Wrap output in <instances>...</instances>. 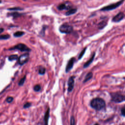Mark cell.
Masks as SVG:
<instances>
[{"label": "cell", "instance_id": "obj_1", "mask_svg": "<svg viewBox=\"0 0 125 125\" xmlns=\"http://www.w3.org/2000/svg\"><path fill=\"white\" fill-rule=\"evenodd\" d=\"M91 106L97 110H100L105 106V103L104 101L101 98H96L93 99L90 102Z\"/></svg>", "mask_w": 125, "mask_h": 125}, {"label": "cell", "instance_id": "obj_2", "mask_svg": "<svg viewBox=\"0 0 125 125\" xmlns=\"http://www.w3.org/2000/svg\"><path fill=\"white\" fill-rule=\"evenodd\" d=\"M111 100L115 103H121L124 101L125 96L118 93H112L110 94Z\"/></svg>", "mask_w": 125, "mask_h": 125}, {"label": "cell", "instance_id": "obj_3", "mask_svg": "<svg viewBox=\"0 0 125 125\" xmlns=\"http://www.w3.org/2000/svg\"><path fill=\"white\" fill-rule=\"evenodd\" d=\"M123 2H124V0H122V1H119L115 3H112L111 4L108 5L106 6L103 7L102 9H100V10L103 11H110V10H113L116 8L117 7H119L120 5L122 4V3Z\"/></svg>", "mask_w": 125, "mask_h": 125}, {"label": "cell", "instance_id": "obj_4", "mask_svg": "<svg viewBox=\"0 0 125 125\" xmlns=\"http://www.w3.org/2000/svg\"><path fill=\"white\" fill-rule=\"evenodd\" d=\"M59 30L61 33L65 34H69L73 30V27L67 24H63L60 26Z\"/></svg>", "mask_w": 125, "mask_h": 125}, {"label": "cell", "instance_id": "obj_5", "mask_svg": "<svg viewBox=\"0 0 125 125\" xmlns=\"http://www.w3.org/2000/svg\"><path fill=\"white\" fill-rule=\"evenodd\" d=\"M17 49L19 50H20L21 51H30L31 49L28 48L26 45L23 43H19L17 44L16 45L14 46L12 48H11L9 49V50H15Z\"/></svg>", "mask_w": 125, "mask_h": 125}, {"label": "cell", "instance_id": "obj_6", "mask_svg": "<svg viewBox=\"0 0 125 125\" xmlns=\"http://www.w3.org/2000/svg\"><path fill=\"white\" fill-rule=\"evenodd\" d=\"M29 57V56L28 53H25L21 55L18 59L19 63L20 65L24 64L28 61Z\"/></svg>", "mask_w": 125, "mask_h": 125}, {"label": "cell", "instance_id": "obj_7", "mask_svg": "<svg viewBox=\"0 0 125 125\" xmlns=\"http://www.w3.org/2000/svg\"><path fill=\"white\" fill-rule=\"evenodd\" d=\"M74 86V77L71 76L69 78L68 81V91L71 92Z\"/></svg>", "mask_w": 125, "mask_h": 125}, {"label": "cell", "instance_id": "obj_8", "mask_svg": "<svg viewBox=\"0 0 125 125\" xmlns=\"http://www.w3.org/2000/svg\"><path fill=\"white\" fill-rule=\"evenodd\" d=\"M75 61V58H73V57L71 58L69 60V61H68V62L66 65V68H65V72H68L72 69V68L73 67V66L74 65Z\"/></svg>", "mask_w": 125, "mask_h": 125}, {"label": "cell", "instance_id": "obj_9", "mask_svg": "<svg viewBox=\"0 0 125 125\" xmlns=\"http://www.w3.org/2000/svg\"><path fill=\"white\" fill-rule=\"evenodd\" d=\"M124 18V13L122 12H120L116 16H115L113 19L112 21L115 22L121 21Z\"/></svg>", "mask_w": 125, "mask_h": 125}, {"label": "cell", "instance_id": "obj_10", "mask_svg": "<svg viewBox=\"0 0 125 125\" xmlns=\"http://www.w3.org/2000/svg\"><path fill=\"white\" fill-rule=\"evenodd\" d=\"M95 53L94 52L92 55V56L91 57V58L87 61L83 65V68H86L87 67H88L91 63V62H93V61L94 60V57H95Z\"/></svg>", "mask_w": 125, "mask_h": 125}, {"label": "cell", "instance_id": "obj_11", "mask_svg": "<svg viewBox=\"0 0 125 125\" xmlns=\"http://www.w3.org/2000/svg\"><path fill=\"white\" fill-rule=\"evenodd\" d=\"M92 76H93V74L92 72L88 73L85 77V79L83 81V83H85L88 81H89V80H90L92 78Z\"/></svg>", "mask_w": 125, "mask_h": 125}, {"label": "cell", "instance_id": "obj_12", "mask_svg": "<svg viewBox=\"0 0 125 125\" xmlns=\"http://www.w3.org/2000/svg\"><path fill=\"white\" fill-rule=\"evenodd\" d=\"M77 9L76 8H72V9H70L69 10H68L66 13H65V15L66 16H69V15H72L74 13H75L77 11Z\"/></svg>", "mask_w": 125, "mask_h": 125}, {"label": "cell", "instance_id": "obj_13", "mask_svg": "<svg viewBox=\"0 0 125 125\" xmlns=\"http://www.w3.org/2000/svg\"><path fill=\"white\" fill-rule=\"evenodd\" d=\"M49 109L48 108L47 110L46 111L45 116H44V121H45V125H47V123H48V120L49 118Z\"/></svg>", "mask_w": 125, "mask_h": 125}, {"label": "cell", "instance_id": "obj_14", "mask_svg": "<svg viewBox=\"0 0 125 125\" xmlns=\"http://www.w3.org/2000/svg\"><path fill=\"white\" fill-rule=\"evenodd\" d=\"M58 9H59L60 10H62L64 9H67L68 6L64 3H61L58 6Z\"/></svg>", "mask_w": 125, "mask_h": 125}, {"label": "cell", "instance_id": "obj_15", "mask_svg": "<svg viewBox=\"0 0 125 125\" xmlns=\"http://www.w3.org/2000/svg\"><path fill=\"white\" fill-rule=\"evenodd\" d=\"M18 59V56L17 55H11L8 57V60L10 61L16 60Z\"/></svg>", "mask_w": 125, "mask_h": 125}, {"label": "cell", "instance_id": "obj_16", "mask_svg": "<svg viewBox=\"0 0 125 125\" xmlns=\"http://www.w3.org/2000/svg\"><path fill=\"white\" fill-rule=\"evenodd\" d=\"M106 25V22H105L104 21H102L100 22L98 24V28L99 29H102L103 28L105 25Z\"/></svg>", "mask_w": 125, "mask_h": 125}, {"label": "cell", "instance_id": "obj_17", "mask_svg": "<svg viewBox=\"0 0 125 125\" xmlns=\"http://www.w3.org/2000/svg\"><path fill=\"white\" fill-rule=\"evenodd\" d=\"M24 33L22 31H17L14 34V36L15 37H20L22 36Z\"/></svg>", "mask_w": 125, "mask_h": 125}, {"label": "cell", "instance_id": "obj_18", "mask_svg": "<svg viewBox=\"0 0 125 125\" xmlns=\"http://www.w3.org/2000/svg\"><path fill=\"white\" fill-rule=\"evenodd\" d=\"M45 69L44 67L40 66L39 69V73L41 75H43L45 73Z\"/></svg>", "mask_w": 125, "mask_h": 125}, {"label": "cell", "instance_id": "obj_19", "mask_svg": "<svg viewBox=\"0 0 125 125\" xmlns=\"http://www.w3.org/2000/svg\"><path fill=\"white\" fill-rule=\"evenodd\" d=\"M86 48H87L86 47H85V48H83V50H82L81 52L80 53V54H79V57H78V59H79V60L81 59V58L83 57V56L84 54L85 53V51H86Z\"/></svg>", "mask_w": 125, "mask_h": 125}, {"label": "cell", "instance_id": "obj_20", "mask_svg": "<svg viewBox=\"0 0 125 125\" xmlns=\"http://www.w3.org/2000/svg\"><path fill=\"white\" fill-rule=\"evenodd\" d=\"M25 78H26V76H24L23 77H22L21 80L20 81H19V86H22L24 83V82H25Z\"/></svg>", "mask_w": 125, "mask_h": 125}, {"label": "cell", "instance_id": "obj_21", "mask_svg": "<svg viewBox=\"0 0 125 125\" xmlns=\"http://www.w3.org/2000/svg\"><path fill=\"white\" fill-rule=\"evenodd\" d=\"M10 37V35L7 34V35H2L0 36V40H7Z\"/></svg>", "mask_w": 125, "mask_h": 125}, {"label": "cell", "instance_id": "obj_22", "mask_svg": "<svg viewBox=\"0 0 125 125\" xmlns=\"http://www.w3.org/2000/svg\"><path fill=\"white\" fill-rule=\"evenodd\" d=\"M23 9L21 7H13V8L8 9V10H10V11H21V10H22Z\"/></svg>", "mask_w": 125, "mask_h": 125}, {"label": "cell", "instance_id": "obj_23", "mask_svg": "<svg viewBox=\"0 0 125 125\" xmlns=\"http://www.w3.org/2000/svg\"><path fill=\"white\" fill-rule=\"evenodd\" d=\"M41 87L39 84H37L35 85L34 87V90L36 92L39 91L41 90Z\"/></svg>", "mask_w": 125, "mask_h": 125}, {"label": "cell", "instance_id": "obj_24", "mask_svg": "<svg viewBox=\"0 0 125 125\" xmlns=\"http://www.w3.org/2000/svg\"><path fill=\"white\" fill-rule=\"evenodd\" d=\"M10 15H11L12 16H13L14 17H17L18 16H19L20 15H21V14H19L17 12H14V13H11L10 14Z\"/></svg>", "mask_w": 125, "mask_h": 125}, {"label": "cell", "instance_id": "obj_25", "mask_svg": "<svg viewBox=\"0 0 125 125\" xmlns=\"http://www.w3.org/2000/svg\"><path fill=\"white\" fill-rule=\"evenodd\" d=\"M13 100V98L12 97H8L7 99H6V102L8 103H11Z\"/></svg>", "mask_w": 125, "mask_h": 125}, {"label": "cell", "instance_id": "obj_26", "mask_svg": "<svg viewBox=\"0 0 125 125\" xmlns=\"http://www.w3.org/2000/svg\"><path fill=\"white\" fill-rule=\"evenodd\" d=\"M75 125V119L74 117L72 116L70 119V125Z\"/></svg>", "mask_w": 125, "mask_h": 125}, {"label": "cell", "instance_id": "obj_27", "mask_svg": "<svg viewBox=\"0 0 125 125\" xmlns=\"http://www.w3.org/2000/svg\"><path fill=\"white\" fill-rule=\"evenodd\" d=\"M31 106V103H26V104H25L23 105V107L24 108H28L29 107H30Z\"/></svg>", "mask_w": 125, "mask_h": 125}, {"label": "cell", "instance_id": "obj_28", "mask_svg": "<svg viewBox=\"0 0 125 125\" xmlns=\"http://www.w3.org/2000/svg\"><path fill=\"white\" fill-rule=\"evenodd\" d=\"M121 113H122V115H123V116H125V108H124V107L122 109V110H121Z\"/></svg>", "mask_w": 125, "mask_h": 125}, {"label": "cell", "instance_id": "obj_29", "mask_svg": "<svg viewBox=\"0 0 125 125\" xmlns=\"http://www.w3.org/2000/svg\"><path fill=\"white\" fill-rule=\"evenodd\" d=\"M3 30H4L3 28H0V34L1 33H2Z\"/></svg>", "mask_w": 125, "mask_h": 125}, {"label": "cell", "instance_id": "obj_30", "mask_svg": "<svg viewBox=\"0 0 125 125\" xmlns=\"http://www.w3.org/2000/svg\"><path fill=\"white\" fill-rule=\"evenodd\" d=\"M95 125H99V124H96Z\"/></svg>", "mask_w": 125, "mask_h": 125}, {"label": "cell", "instance_id": "obj_31", "mask_svg": "<svg viewBox=\"0 0 125 125\" xmlns=\"http://www.w3.org/2000/svg\"><path fill=\"white\" fill-rule=\"evenodd\" d=\"M1 1H0V3H1Z\"/></svg>", "mask_w": 125, "mask_h": 125}]
</instances>
